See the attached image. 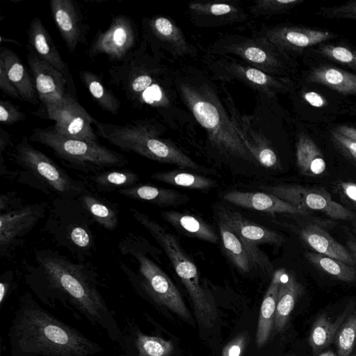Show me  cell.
<instances>
[{"label": "cell", "instance_id": "6da1fadb", "mask_svg": "<svg viewBox=\"0 0 356 356\" xmlns=\"http://www.w3.org/2000/svg\"><path fill=\"white\" fill-rule=\"evenodd\" d=\"M24 278L42 304L62 307L76 319L102 328L112 341H122V332L98 289L97 273L89 264L73 262L52 250L36 249Z\"/></svg>", "mask_w": 356, "mask_h": 356}, {"label": "cell", "instance_id": "7a4b0ae2", "mask_svg": "<svg viewBox=\"0 0 356 356\" xmlns=\"http://www.w3.org/2000/svg\"><path fill=\"white\" fill-rule=\"evenodd\" d=\"M12 356H99L102 346L22 294L8 332Z\"/></svg>", "mask_w": 356, "mask_h": 356}, {"label": "cell", "instance_id": "3957f363", "mask_svg": "<svg viewBox=\"0 0 356 356\" xmlns=\"http://www.w3.org/2000/svg\"><path fill=\"white\" fill-rule=\"evenodd\" d=\"M118 248L133 268L122 260L119 266L128 281L152 300L175 313L184 320L191 315L181 295L168 275L150 257L154 247L140 235L128 233L119 241Z\"/></svg>", "mask_w": 356, "mask_h": 356}, {"label": "cell", "instance_id": "277c9868", "mask_svg": "<svg viewBox=\"0 0 356 356\" xmlns=\"http://www.w3.org/2000/svg\"><path fill=\"white\" fill-rule=\"evenodd\" d=\"M148 47L145 38L121 63L108 69V81L134 108L149 107L163 114L168 104L163 87V67L156 56L149 54Z\"/></svg>", "mask_w": 356, "mask_h": 356}, {"label": "cell", "instance_id": "5b68a950", "mask_svg": "<svg viewBox=\"0 0 356 356\" xmlns=\"http://www.w3.org/2000/svg\"><path fill=\"white\" fill-rule=\"evenodd\" d=\"M93 125L97 136L122 151L181 168H200L193 159L161 137V127L152 120H138L124 124L95 120Z\"/></svg>", "mask_w": 356, "mask_h": 356}, {"label": "cell", "instance_id": "8992f818", "mask_svg": "<svg viewBox=\"0 0 356 356\" xmlns=\"http://www.w3.org/2000/svg\"><path fill=\"white\" fill-rule=\"evenodd\" d=\"M178 89L199 124L207 131L210 142L222 152L254 161L250 152L221 105L206 82L181 81Z\"/></svg>", "mask_w": 356, "mask_h": 356}, {"label": "cell", "instance_id": "52a82bcc", "mask_svg": "<svg viewBox=\"0 0 356 356\" xmlns=\"http://www.w3.org/2000/svg\"><path fill=\"white\" fill-rule=\"evenodd\" d=\"M131 215L164 250L178 277L191 298L198 323L205 327H211L217 318L213 297L200 284L197 268L186 253L177 237L165 227L134 207Z\"/></svg>", "mask_w": 356, "mask_h": 356}, {"label": "cell", "instance_id": "ba28073f", "mask_svg": "<svg viewBox=\"0 0 356 356\" xmlns=\"http://www.w3.org/2000/svg\"><path fill=\"white\" fill-rule=\"evenodd\" d=\"M29 140L50 149L65 165L86 174L96 173L111 168H122L127 158L99 142L70 138L58 132L53 126L33 129Z\"/></svg>", "mask_w": 356, "mask_h": 356}, {"label": "cell", "instance_id": "9c48e42d", "mask_svg": "<svg viewBox=\"0 0 356 356\" xmlns=\"http://www.w3.org/2000/svg\"><path fill=\"white\" fill-rule=\"evenodd\" d=\"M15 163L22 170L19 181L29 184L47 195L60 198H77L89 191L83 181L72 177L42 152L22 138L12 154Z\"/></svg>", "mask_w": 356, "mask_h": 356}, {"label": "cell", "instance_id": "30bf717a", "mask_svg": "<svg viewBox=\"0 0 356 356\" xmlns=\"http://www.w3.org/2000/svg\"><path fill=\"white\" fill-rule=\"evenodd\" d=\"M95 221L77 198L57 197L52 203L45 228L54 241L78 260L85 262L95 248Z\"/></svg>", "mask_w": 356, "mask_h": 356}, {"label": "cell", "instance_id": "8fae6325", "mask_svg": "<svg viewBox=\"0 0 356 356\" xmlns=\"http://www.w3.org/2000/svg\"><path fill=\"white\" fill-rule=\"evenodd\" d=\"M211 51L236 56L250 66L275 76L285 77L293 73L297 67L293 58L257 38L225 36L213 45Z\"/></svg>", "mask_w": 356, "mask_h": 356}, {"label": "cell", "instance_id": "7c38bea8", "mask_svg": "<svg viewBox=\"0 0 356 356\" xmlns=\"http://www.w3.org/2000/svg\"><path fill=\"white\" fill-rule=\"evenodd\" d=\"M292 58L340 35L327 29L302 25L280 24L264 29L257 37Z\"/></svg>", "mask_w": 356, "mask_h": 356}, {"label": "cell", "instance_id": "4fadbf2b", "mask_svg": "<svg viewBox=\"0 0 356 356\" xmlns=\"http://www.w3.org/2000/svg\"><path fill=\"white\" fill-rule=\"evenodd\" d=\"M261 189L302 209L323 212L332 218L356 222V213L332 200L323 188L298 184L261 186Z\"/></svg>", "mask_w": 356, "mask_h": 356}, {"label": "cell", "instance_id": "5bb4252c", "mask_svg": "<svg viewBox=\"0 0 356 356\" xmlns=\"http://www.w3.org/2000/svg\"><path fill=\"white\" fill-rule=\"evenodd\" d=\"M38 116L54 121V129L70 138L98 142L92 128L95 119L74 97H67L56 103L42 106Z\"/></svg>", "mask_w": 356, "mask_h": 356}, {"label": "cell", "instance_id": "9a60e30c", "mask_svg": "<svg viewBox=\"0 0 356 356\" xmlns=\"http://www.w3.org/2000/svg\"><path fill=\"white\" fill-rule=\"evenodd\" d=\"M47 203L25 204L0 215V256L11 257L36 224L44 218Z\"/></svg>", "mask_w": 356, "mask_h": 356}, {"label": "cell", "instance_id": "2e32d148", "mask_svg": "<svg viewBox=\"0 0 356 356\" xmlns=\"http://www.w3.org/2000/svg\"><path fill=\"white\" fill-rule=\"evenodd\" d=\"M136 39V29L131 19L117 15L105 31L98 30L88 56L92 58L105 54L110 60L122 61L134 50Z\"/></svg>", "mask_w": 356, "mask_h": 356}, {"label": "cell", "instance_id": "e0dca14e", "mask_svg": "<svg viewBox=\"0 0 356 356\" xmlns=\"http://www.w3.org/2000/svg\"><path fill=\"white\" fill-rule=\"evenodd\" d=\"M217 72L226 79H236L268 95L289 92L293 83L287 77L269 75L263 71L232 58H222L215 64Z\"/></svg>", "mask_w": 356, "mask_h": 356}, {"label": "cell", "instance_id": "ac0fdd59", "mask_svg": "<svg viewBox=\"0 0 356 356\" xmlns=\"http://www.w3.org/2000/svg\"><path fill=\"white\" fill-rule=\"evenodd\" d=\"M27 60L42 106L74 97L67 90L69 80L58 70L41 59L29 46Z\"/></svg>", "mask_w": 356, "mask_h": 356}, {"label": "cell", "instance_id": "d6986e66", "mask_svg": "<svg viewBox=\"0 0 356 356\" xmlns=\"http://www.w3.org/2000/svg\"><path fill=\"white\" fill-rule=\"evenodd\" d=\"M218 227L223 248L233 264L241 272L248 273L257 266L266 273L273 270L268 257L257 247L240 237L222 220Z\"/></svg>", "mask_w": 356, "mask_h": 356}, {"label": "cell", "instance_id": "ffe728a7", "mask_svg": "<svg viewBox=\"0 0 356 356\" xmlns=\"http://www.w3.org/2000/svg\"><path fill=\"white\" fill-rule=\"evenodd\" d=\"M56 26L68 50L72 53L79 43L86 41L88 26L76 2L51 0L49 3Z\"/></svg>", "mask_w": 356, "mask_h": 356}, {"label": "cell", "instance_id": "44dd1931", "mask_svg": "<svg viewBox=\"0 0 356 356\" xmlns=\"http://www.w3.org/2000/svg\"><path fill=\"white\" fill-rule=\"evenodd\" d=\"M303 81L325 86L344 96H356V73L330 63H319L309 67Z\"/></svg>", "mask_w": 356, "mask_h": 356}, {"label": "cell", "instance_id": "7402d4cb", "mask_svg": "<svg viewBox=\"0 0 356 356\" xmlns=\"http://www.w3.org/2000/svg\"><path fill=\"white\" fill-rule=\"evenodd\" d=\"M223 198L232 204L256 211L297 216L310 214L308 211L268 193L230 191L224 194Z\"/></svg>", "mask_w": 356, "mask_h": 356}, {"label": "cell", "instance_id": "603a6c76", "mask_svg": "<svg viewBox=\"0 0 356 356\" xmlns=\"http://www.w3.org/2000/svg\"><path fill=\"white\" fill-rule=\"evenodd\" d=\"M218 216L240 237L252 244L280 245L284 242L283 237L276 232L252 222L238 212L220 207Z\"/></svg>", "mask_w": 356, "mask_h": 356}, {"label": "cell", "instance_id": "cb8c5ba5", "mask_svg": "<svg viewBox=\"0 0 356 356\" xmlns=\"http://www.w3.org/2000/svg\"><path fill=\"white\" fill-rule=\"evenodd\" d=\"M28 42V46L41 59L60 72L68 80L70 79L67 64L63 59L51 35L38 17L30 23Z\"/></svg>", "mask_w": 356, "mask_h": 356}, {"label": "cell", "instance_id": "d4e9b609", "mask_svg": "<svg viewBox=\"0 0 356 356\" xmlns=\"http://www.w3.org/2000/svg\"><path fill=\"white\" fill-rule=\"evenodd\" d=\"M1 63L13 86L18 91L22 101L33 105L39 104L33 79L18 56L8 47L0 48Z\"/></svg>", "mask_w": 356, "mask_h": 356}, {"label": "cell", "instance_id": "484cf974", "mask_svg": "<svg viewBox=\"0 0 356 356\" xmlns=\"http://www.w3.org/2000/svg\"><path fill=\"white\" fill-rule=\"evenodd\" d=\"M302 240L315 252L355 266L356 261L349 250L342 245L322 227L308 224L300 230Z\"/></svg>", "mask_w": 356, "mask_h": 356}, {"label": "cell", "instance_id": "4316f807", "mask_svg": "<svg viewBox=\"0 0 356 356\" xmlns=\"http://www.w3.org/2000/svg\"><path fill=\"white\" fill-rule=\"evenodd\" d=\"M284 273V269H278L275 272L263 298L256 333V343L258 347L266 343L274 329L277 296Z\"/></svg>", "mask_w": 356, "mask_h": 356}, {"label": "cell", "instance_id": "83f0119b", "mask_svg": "<svg viewBox=\"0 0 356 356\" xmlns=\"http://www.w3.org/2000/svg\"><path fill=\"white\" fill-rule=\"evenodd\" d=\"M231 121L250 152L257 162L264 167L276 168L279 165L277 156L264 138L260 134L247 128L241 122L237 115L232 111Z\"/></svg>", "mask_w": 356, "mask_h": 356}, {"label": "cell", "instance_id": "f1b7e54d", "mask_svg": "<svg viewBox=\"0 0 356 356\" xmlns=\"http://www.w3.org/2000/svg\"><path fill=\"white\" fill-rule=\"evenodd\" d=\"M354 305L350 302L334 321L322 314L317 316L309 331L308 343L312 355L317 356L333 343L334 337L341 324L353 311Z\"/></svg>", "mask_w": 356, "mask_h": 356}, {"label": "cell", "instance_id": "f546056e", "mask_svg": "<svg viewBox=\"0 0 356 356\" xmlns=\"http://www.w3.org/2000/svg\"><path fill=\"white\" fill-rule=\"evenodd\" d=\"M304 293L303 286L293 275L284 274L276 305L274 330L282 332L299 298Z\"/></svg>", "mask_w": 356, "mask_h": 356}, {"label": "cell", "instance_id": "4dcf8cb0", "mask_svg": "<svg viewBox=\"0 0 356 356\" xmlns=\"http://www.w3.org/2000/svg\"><path fill=\"white\" fill-rule=\"evenodd\" d=\"M117 193L129 199L147 202L159 207L180 204L188 197L175 190L149 184H137L120 189Z\"/></svg>", "mask_w": 356, "mask_h": 356}, {"label": "cell", "instance_id": "1f68e13d", "mask_svg": "<svg viewBox=\"0 0 356 356\" xmlns=\"http://www.w3.org/2000/svg\"><path fill=\"white\" fill-rule=\"evenodd\" d=\"M146 24L150 33L162 44L169 47L175 54L182 56L189 52L188 44L181 30L170 19L155 16Z\"/></svg>", "mask_w": 356, "mask_h": 356}, {"label": "cell", "instance_id": "d6a6232c", "mask_svg": "<svg viewBox=\"0 0 356 356\" xmlns=\"http://www.w3.org/2000/svg\"><path fill=\"white\" fill-rule=\"evenodd\" d=\"M296 163L300 172L306 176H318L326 168L323 155L315 142L301 133L296 142Z\"/></svg>", "mask_w": 356, "mask_h": 356}, {"label": "cell", "instance_id": "836d02e7", "mask_svg": "<svg viewBox=\"0 0 356 356\" xmlns=\"http://www.w3.org/2000/svg\"><path fill=\"white\" fill-rule=\"evenodd\" d=\"M78 199L96 224L108 231L118 227L119 213L115 204L90 191L81 195Z\"/></svg>", "mask_w": 356, "mask_h": 356}, {"label": "cell", "instance_id": "e575fe53", "mask_svg": "<svg viewBox=\"0 0 356 356\" xmlns=\"http://www.w3.org/2000/svg\"><path fill=\"white\" fill-rule=\"evenodd\" d=\"M161 215L165 220L188 236L213 243L218 241L213 229L198 217L174 211H161Z\"/></svg>", "mask_w": 356, "mask_h": 356}, {"label": "cell", "instance_id": "d590c367", "mask_svg": "<svg viewBox=\"0 0 356 356\" xmlns=\"http://www.w3.org/2000/svg\"><path fill=\"white\" fill-rule=\"evenodd\" d=\"M308 53L356 72V47L343 40L337 39L322 43Z\"/></svg>", "mask_w": 356, "mask_h": 356}, {"label": "cell", "instance_id": "8d00e7d4", "mask_svg": "<svg viewBox=\"0 0 356 356\" xmlns=\"http://www.w3.org/2000/svg\"><path fill=\"white\" fill-rule=\"evenodd\" d=\"M138 175L127 169L111 168L90 176V181L97 191L109 193L136 185Z\"/></svg>", "mask_w": 356, "mask_h": 356}, {"label": "cell", "instance_id": "74e56055", "mask_svg": "<svg viewBox=\"0 0 356 356\" xmlns=\"http://www.w3.org/2000/svg\"><path fill=\"white\" fill-rule=\"evenodd\" d=\"M79 76L92 98L102 109L113 115L118 113L120 108V101L106 88L97 74L88 70H83L80 72Z\"/></svg>", "mask_w": 356, "mask_h": 356}, {"label": "cell", "instance_id": "f35d334b", "mask_svg": "<svg viewBox=\"0 0 356 356\" xmlns=\"http://www.w3.org/2000/svg\"><path fill=\"white\" fill-rule=\"evenodd\" d=\"M307 259L316 268L345 282H356V268L339 260L315 252H306Z\"/></svg>", "mask_w": 356, "mask_h": 356}, {"label": "cell", "instance_id": "ab89813d", "mask_svg": "<svg viewBox=\"0 0 356 356\" xmlns=\"http://www.w3.org/2000/svg\"><path fill=\"white\" fill-rule=\"evenodd\" d=\"M152 178L168 184L196 190H208L215 187V181L206 177L188 172L171 170L157 172Z\"/></svg>", "mask_w": 356, "mask_h": 356}, {"label": "cell", "instance_id": "60d3db41", "mask_svg": "<svg viewBox=\"0 0 356 356\" xmlns=\"http://www.w3.org/2000/svg\"><path fill=\"white\" fill-rule=\"evenodd\" d=\"M188 8L193 15L202 16L220 22H228L236 19L237 17H243L242 11L230 3H201L191 2Z\"/></svg>", "mask_w": 356, "mask_h": 356}, {"label": "cell", "instance_id": "b9f144b4", "mask_svg": "<svg viewBox=\"0 0 356 356\" xmlns=\"http://www.w3.org/2000/svg\"><path fill=\"white\" fill-rule=\"evenodd\" d=\"M337 356H350L356 346V310L341 324L334 337Z\"/></svg>", "mask_w": 356, "mask_h": 356}, {"label": "cell", "instance_id": "7bdbcfd3", "mask_svg": "<svg viewBox=\"0 0 356 356\" xmlns=\"http://www.w3.org/2000/svg\"><path fill=\"white\" fill-rule=\"evenodd\" d=\"M135 345L138 356H170L174 345L171 341L159 337L136 333Z\"/></svg>", "mask_w": 356, "mask_h": 356}, {"label": "cell", "instance_id": "ee69618b", "mask_svg": "<svg viewBox=\"0 0 356 356\" xmlns=\"http://www.w3.org/2000/svg\"><path fill=\"white\" fill-rule=\"evenodd\" d=\"M305 0H260L254 2L250 12L255 15H272L286 13Z\"/></svg>", "mask_w": 356, "mask_h": 356}, {"label": "cell", "instance_id": "f6af8a7d", "mask_svg": "<svg viewBox=\"0 0 356 356\" xmlns=\"http://www.w3.org/2000/svg\"><path fill=\"white\" fill-rule=\"evenodd\" d=\"M316 14L327 19L356 20V1H349L337 6H322Z\"/></svg>", "mask_w": 356, "mask_h": 356}, {"label": "cell", "instance_id": "bcb514c9", "mask_svg": "<svg viewBox=\"0 0 356 356\" xmlns=\"http://www.w3.org/2000/svg\"><path fill=\"white\" fill-rule=\"evenodd\" d=\"M300 95L303 102L314 111H328L330 104L325 95L311 88H305L300 90Z\"/></svg>", "mask_w": 356, "mask_h": 356}, {"label": "cell", "instance_id": "7dc6e473", "mask_svg": "<svg viewBox=\"0 0 356 356\" xmlns=\"http://www.w3.org/2000/svg\"><path fill=\"white\" fill-rule=\"evenodd\" d=\"M26 115L19 108L8 100L0 101V122L5 125H11L25 120Z\"/></svg>", "mask_w": 356, "mask_h": 356}, {"label": "cell", "instance_id": "c3c4849f", "mask_svg": "<svg viewBox=\"0 0 356 356\" xmlns=\"http://www.w3.org/2000/svg\"><path fill=\"white\" fill-rule=\"evenodd\" d=\"M330 137L332 143L346 157L356 162V143L342 136L332 128L329 129Z\"/></svg>", "mask_w": 356, "mask_h": 356}, {"label": "cell", "instance_id": "681fc988", "mask_svg": "<svg viewBox=\"0 0 356 356\" xmlns=\"http://www.w3.org/2000/svg\"><path fill=\"white\" fill-rule=\"evenodd\" d=\"M248 340L247 333H240L224 346L222 356H242Z\"/></svg>", "mask_w": 356, "mask_h": 356}, {"label": "cell", "instance_id": "f907efd6", "mask_svg": "<svg viewBox=\"0 0 356 356\" xmlns=\"http://www.w3.org/2000/svg\"><path fill=\"white\" fill-rule=\"evenodd\" d=\"M23 199L15 191L3 193L0 195L1 213L23 207Z\"/></svg>", "mask_w": 356, "mask_h": 356}, {"label": "cell", "instance_id": "816d5d0a", "mask_svg": "<svg viewBox=\"0 0 356 356\" xmlns=\"http://www.w3.org/2000/svg\"><path fill=\"white\" fill-rule=\"evenodd\" d=\"M0 89L7 95L22 101L18 91L10 80L3 65L0 63Z\"/></svg>", "mask_w": 356, "mask_h": 356}, {"label": "cell", "instance_id": "f5cc1de1", "mask_svg": "<svg viewBox=\"0 0 356 356\" xmlns=\"http://www.w3.org/2000/svg\"><path fill=\"white\" fill-rule=\"evenodd\" d=\"M13 284V275L10 270L5 272L1 276L0 282V305L2 306L3 303L6 301L12 284Z\"/></svg>", "mask_w": 356, "mask_h": 356}, {"label": "cell", "instance_id": "db71d44e", "mask_svg": "<svg viewBox=\"0 0 356 356\" xmlns=\"http://www.w3.org/2000/svg\"><path fill=\"white\" fill-rule=\"evenodd\" d=\"M332 128L342 136L356 143V127L346 124H339Z\"/></svg>", "mask_w": 356, "mask_h": 356}, {"label": "cell", "instance_id": "11a10c76", "mask_svg": "<svg viewBox=\"0 0 356 356\" xmlns=\"http://www.w3.org/2000/svg\"><path fill=\"white\" fill-rule=\"evenodd\" d=\"M339 186L347 198L356 204V184L351 181H342Z\"/></svg>", "mask_w": 356, "mask_h": 356}, {"label": "cell", "instance_id": "9f6ffc18", "mask_svg": "<svg viewBox=\"0 0 356 356\" xmlns=\"http://www.w3.org/2000/svg\"><path fill=\"white\" fill-rule=\"evenodd\" d=\"M346 245L349 252L356 261V241L349 238L346 242Z\"/></svg>", "mask_w": 356, "mask_h": 356}, {"label": "cell", "instance_id": "6f0895ef", "mask_svg": "<svg viewBox=\"0 0 356 356\" xmlns=\"http://www.w3.org/2000/svg\"><path fill=\"white\" fill-rule=\"evenodd\" d=\"M341 113L356 116V104L348 106L346 109H343Z\"/></svg>", "mask_w": 356, "mask_h": 356}, {"label": "cell", "instance_id": "680465c9", "mask_svg": "<svg viewBox=\"0 0 356 356\" xmlns=\"http://www.w3.org/2000/svg\"><path fill=\"white\" fill-rule=\"evenodd\" d=\"M317 356H336V355L331 350L321 353Z\"/></svg>", "mask_w": 356, "mask_h": 356}, {"label": "cell", "instance_id": "91938a15", "mask_svg": "<svg viewBox=\"0 0 356 356\" xmlns=\"http://www.w3.org/2000/svg\"><path fill=\"white\" fill-rule=\"evenodd\" d=\"M3 41L13 42L15 44L19 45V43L17 41H15V40H8V39L3 38V36H1V42H3Z\"/></svg>", "mask_w": 356, "mask_h": 356}, {"label": "cell", "instance_id": "94428289", "mask_svg": "<svg viewBox=\"0 0 356 356\" xmlns=\"http://www.w3.org/2000/svg\"><path fill=\"white\" fill-rule=\"evenodd\" d=\"M352 231L353 232H354L355 234H356V227H354L352 228Z\"/></svg>", "mask_w": 356, "mask_h": 356}, {"label": "cell", "instance_id": "6125c7cd", "mask_svg": "<svg viewBox=\"0 0 356 356\" xmlns=\"http://www.w3.org/2000/svg\"><path fill=\"white\" fill-rule=\"evenodd\" d=\"M350 356H356V348L353 353Z\"/></svg>", "mask_w": 356, "mask_h": 356}]
</instances>
